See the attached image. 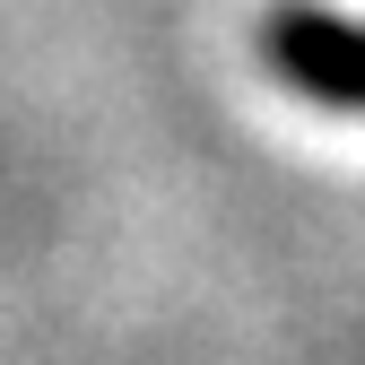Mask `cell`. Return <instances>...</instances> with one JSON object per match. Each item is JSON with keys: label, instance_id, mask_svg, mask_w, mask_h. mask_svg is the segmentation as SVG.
<instances>
[{"label": "cell", "instance_id": "cell-1", "mask_svg": "<svg viewBox=\"0 0 365 365\" xmlns=\"http://www.w3.org/2000/svg\"><path fill=\"white\" fill-rule=\"evenodd\" d=\"M269 61H279L304 96L365 113V26L356 18L322 9V0H287V9L269 18Z\"/></svg>", "mask_w": 365, "mask_h": 365}]
</instances>
